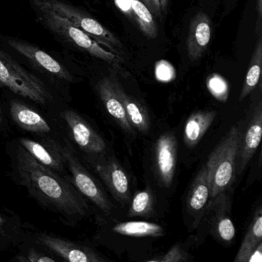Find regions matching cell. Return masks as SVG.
<instances>
[{
    "mask_svg": "<svg viewBox=\"0 0 262 262\" xmlns=\"http://www.w3.org/2000/svg\"><path fill=\"white\" fill-rule=\"evenodd\" d=\"M15 180L41 206L75 226L90 214V205L70 179L36 160L16 140L7 147Z\"/></svg>",
    "mask_w": 262,
    "mask_h": 262,
    "instance_id": "6da1fadb",
    "label": "cell"
},
{
    "mask_svg": "<svg viewBox=\"0 0 262 262\" xmlns=\"http://www.w3.org/2000/svg\"><path fill=\"white\" fill-rule=\"evenodd\" d=\"M242 132L240 124L233 125L213 150L205 164L211 200L227 191L234 181Z\"/></svg>",
    "mask_w": 262,
    "mask_h": 262,
    "instance_id": "7a4b0ae2",
    "label": "cell"
},
{
    "mask_svg": "<svg viewBox=\"0 0 262 262\" xmlns=\"http://www.w3.org/2000/svg\"><path fill=\"white\" fill-rule=\"evenodd\" d=\"M56 125L76 151H80L88 165L108 155L105 139L77 112L66 108L59 112Z\"/></svg>",
    "mask_w": 262,
    "mask_h": 262,
    "instance_id": "3957f363",
    "label": "cell"
},
{
    "mask_svg": "<svg viewBox=\"0 0 262 262\" xmlns=\"http://www.w3.org/2000/svg\"><path fill=\"white\" fill-rule=\"evenodd\" d=\"M0 86L42 106H48L54 101L47 85L2 49H0Z\"/></svg>",
    "mask_w": 262,
    "mask_h": 262,
    "instance_id": "277c9868",
    "label": "cell"
},
{
    "mask_svg": "<svg viewBox=\"0 0 262 262\" xmlns=\"http://www.w3.org/2000/svg\"><path fill=\"white\" fill-rule=\"evenodd\" d=\"M59 151L63 158L68 178L77 191L97 207L102 213L110 214L113 205L96 178L82 163L77 151L63 136L59 144Z\"/></svg>",
    "mask_w": 262,
    "mask_h": 262,
    "instance_id": "5b68a950",
    "label": "cell"
},
{
    "mask_svg": "<svg viewBox=\"0 0 262 262\" xmlns=\"http://www.w3.org/2000/svg\"><path fill=\"white\" fill-rule=\"evenodd\" d=\"M33 4L35 8L51 10L65 18L118 56H121L123 53L122 42L117 37L96 19L77 7L64 2L63 0H33Z\"/></svg>",
    "mask_w": 262,
    "mask_h": 262,
    "instance_id": "8992f818",
    "label": "cell"
},
{
    "mask_svg": "<svg viewBox=\"0 0 262 262\" xmlns=\"http://www.w3.org/2000/svg\"><path fill=\"white\" fill-rule=\"evenodd\" d=\"M35 8V7H34ZM39 13L40 22L54 34L57 35L69 43L84 50L91 56L114 66L122 62L120 56L105 50L99 42L86 33L73 25L65 18L59 16L51 10L35 8Z\"/></svg>",
    "mask_w": 262,
    "mask_h": 262,
    "instance_id": "52a82bcc",
    "label": "cell"
},
{
    "mask_svg": "<svg viewBox=\"0 0 262 262\" xmlns=\"http://www.w3.org/2000/svg\"><path fill=\"white\" fill-rule=\"evenodd\" d=\"M12 120L21 129L36 136L37 139H56L63 138L59 128L41 115L37 110L21 101L13 99L10 103Z\"/></svg>",
    "mask_w": 262,
    "mask_h": 262,
    "instance_id": "ba28073f",
    "label": "cell"
},
{
    "mask_svg": "<svg viewBox=\"0 0 262 262\" xmlns=\"http://www.w3.org/2000/svg\"><path fill=\"white\" fill-rule=\"evenodd\" d=\"M89 165L94 169L118 202L122 205L129 203L131 193L128 176L114 157L107 155L93 161Z\"/></svg>",
    "mask_w": 262,
    "mask_h": 262,
    "instance_id": "9c48e42d",
    "label": "cell"
},
{
    "mask_svg": "<svg viewBox=\"0 0 262 262\" xmlns=\"http://www.w3.org/2000/svg\"><path fill=\"white\" fill-rule=\"evenodd\" d=\"M33 238L52 254H56L67 261L103 262L108 260L90 247L66 240L53 234L36 232L33 234Z\"/></svg>",
    "mask_w": 262,
    "mask_h": 262,
    "instance_id": "30bf717a",
    "label": "cell"
},
{
    "mask_svg": "<svg viewBox=\"0 0 262 262\" xmlns=\"http://www.w3.org/2000/svg\"><path fill=\"white\" fill-rule=\"evenodd\" d=\"M7 43L12 49L28 59L39 70L61 80L69 82H75L74 77L70 70L43 50L19 39L7 38Z\"/></svg>",
    "mask_w": 262,
    "mask_h": 262,
    "instance_id": "8fae6325",
    "label": "cell"
},
{
    "mask_svg": "<svg viewBox=\"0 0 262 262\" xmlns=\"http://www.w3.org/2000/svg\"><path fill=\"white\" fill-rule=\"evenodd\" d=\"M16 141L39 163L68 178L65 162L59 151V144L62 139L56 140L19 137Z\"/></svg>",
    "mask_w": 262,
    "mask_h": 262,
    "instance_id": "7c38bea8",
    "label": "cell"
},
{
    "mask_svg": "<svg viewBox=\"0 0 262 262\" xmlns=\"http://www.w3.org/2000/svg\"><path fill=\"white\" fill-rule=\"evenodd\" d=\"M178 142L173 133L161 135L155 145V168L163 186L172 184L177 165Z\"/></svg>",
    "mask_w": 262,
    "mask_h": 262,
    "instance_id": "4fadbf2b",
    "label": "cell"
},
{
    "mask_svg": "<svg viewBox=\"0 0 262 262\" xmlns=\"http://www.w3.org/2000/svg\"><path fill=\"white\" fill-rule=\"evenodd\" d=\"M120 84L110 77H104L96 84V91L108 114L128 136H135L134 128L128 122L119 96Z\"/></svg>",
    "mask_w": 262,
    "mask_h": 262,
    "instance_id": "5bb4252c",
    "label": "cell"
},
{
    "mask_svg": "<svg viewBox=\"0 0 262 262\" xmlns=\"http://www.w3.org/2000/svg\"><path fill=\"white\" fill-rule=\"evenodd\" d=\"M262 135V108L260 103L253 112L245 133L241 134L237 150L236 172L241 174L257 151Z\"/></svg>",
    "mask_w": 262,
    "mask_h": 262,
    "instance_id": "9a60e30c",
    "label": "cell"
},
{
    "mask_svg": "<svg viewBox=\"0 0 262 262\" xmlns=\"http://www.w3.org/2000/svg\"><path fill=\"white\" fill-rule=\"evenodd\" d=\"M211 199L206 165H204L191 183L186 197V210L193 219V227L196 228L203 217L208 202Z\"/></svg>",
    "mask_w": 262,
    "mask_h": 262,
    "instance_id": "2e32d148",
    "label": "cell"
},
{
    "mask_svg": "<svg viewBox=\"0 0 262 262\" xmlns=\"http://www.w3.org/2000/svg\"><path fill=\"white\" fill-rule=\"evenodd\" d=\"M211 21L203 12L197 13L190 23L187 53L191 61L202 57L211 39Z\"/></svg>",
    "mask_w": 262,
    "mask_h": 262,
    "instance_id": "e0dca14e",
    "label": "cell"
},
{
    "mask_svg": "<svg viewBox=\"0 0 262 262\" xmlns=\"http://www.w3.org/2000/svg\"><path fill=\"white\" fill-rule=\"evenodd\" d=\"M214 204H211L214 208L212 221L213 234L221 241L229 243L235 236V228L232 221L228 215L227 207L230 205L229 199L225 192L220 193L214 199Z\"/></svg>",
    "mask_w": 262,
    "mask_h": 262,
    "instance_id": "ac0fdd59",
    "label": "cell"
},
{
    "mask_svg": "<svg viewBox=\"0 0 262 262\" xmlns=\"http://www.w3.org/2000/svg\"><path fill=\"white\" fill-rule=\"evenodd\" d=\"M27 237L20 219L13 212L0 211V250L20 245Z\"/></svg>",
    "mask_w": 262,
    "mask_h": 262,
    "instance_id": "d6986e66",
    "label": "cell"
},
{
    "mask_svg": "<svg viewBox=\"0 0 262 262\" xmlns=\"http://www.w3.org/2000/svg\"><path fill=\"white\" fill-rule=\"evenodd\" d=\"M215 117V111H199L191 115L184 129V140L187 146H195L202 140Z\"/></svg>",
    "mask_w": 262,
    "mask_h": 262,
    "instance_id": "ffe728a7",
    "label": "cell"
},
{
    "mask_svg": "<svg viewBox=\"0 0 262 262\" xmlns=\"http://www.w3.org/2000/svg\"><path fill=\"white\" fill-rule=\"evenodd\" d=\"M119 96L128 122L133 128L142 134H147L149 131L150 121L145 106L138 99L127 94L121 85L119 86Z\"/></svg>",
    "mask_w": 262,
    "mask_h": 262,
    "instance_id": "44dd1931",
    "label": "cell"
},
{
    "mask_svg": "<svg viewBox=\"0 0 262 262\" xmlns=\"http://www.w3.org/2000/svg\"><path fill=\"white\" fill-rule=\"evenodd\" d=\"M262 242V213L259 208L248 226L234 262H248L251 253Z\"/></svg>",
    "mask_w": 262,
    "mask_h": 262,
    "instance_id": "7402d4cb",
    "label": "cell"
},
{
    "mask_svg": "<svg viewBox=\"0 0 262 262\" xmlns=\"http://www.w3.org/2000/svg\"><path fill=\"white\" fill-rule=\"evenodd\" d=\"M113 232L131 237H162L165 231L158 224L148 222H126L117 224L112 228Z\"/></svg>",
    "mask_w": 262,
    "mask_h": 262,
    "instance_id": "603a6c76",
    "label": "cell"
},
{
    "mask_svg": "<svg viewBox=\"0 0 262 262\" xmlns=\"http://www.w3.org/2000/svg\"><path fill=\"white\" fill-rule=\"evenodd\" d=\"M262 62V39L259 37L247 72L246 77L241 91L239 101H243L257 86L260 80V68Z\"/></svg>",
    "mask_w": 262,
    "mask_h": 262,
    "instance_id": "cb8c5ba5",
    "label": "cell"
},
{
    "mask_svg": "<svg viewBox=\"0 0 262 262\" xmlns=\"http://www.w3.org/2000/svg\"><path fill=\"white\" fill-rule=\"evenodd\" d=\"M133 11L135 22L148 39H156L158 27L148 7L141 0H133Z\"/></svg>",
    "mask_w": 262,
    "mask_h": 262,
    "instance_id": "d4e9b609",
    "label": "cell"
},
{
    "mask_svg": "<svg viewBox=\"0 0 262 262\" xmlns=\"http://www.w3.org/2000/svg\"><path fill=\"white\" fill-rule=\"evenodd\" d=\"M33 244L26 243L24 241L21 243L20 251L16 257L13 259V261L18 262H55L56 257L53 254L48 251H42L43 246L40 245L38 248V243L33 240Z\"/></svg>",
    "mask_w": 262,
    "mask_h": 262,
    "instance_id": "484cf974",
    "label": "cell"
},
{
    "mask_svg": "<svg viewBox=\"0 0 262 262\" xmlns=\"http://www.w3.org/2000/svg\"><path fill=\"white\" fill-rule=\"evenodd\" d=\"M153 194L149 188L139 191L133 198L128 211V217H145L153 211Z\"/></svg>",
    "mask_w": 262,
    "mask_h": 262,
    "instance_id": "4316f807",
    "label": "cell"
},
{
    "mask_svg": "<svg viewBox=\"0 0 262 262\" xmlns=\"http://www.w3.org/2000/svg\"><path fill=\"white\" fill-rule=\"evenodd\" d=\"M207 87L217 100L225 102L228 99V85L226 80L219 74H211L207 79Z\"/></svg>",
    "mask_w": 262,
    "mask_h": 262,
    "instance_id": "83f0119b",
    "label": "cell"
},
{
    "mask_svg": "<svg viewBox=\"0 0 262 262\" xmlns=\"http://www.w3.org/2000/svg\"><path fill=\"white\" fill-rule=\"evenodd\" d=\"M189 255L180 248L179 245H174L166 254L159 258H153L148 261L182 262L188 261Z\"/></svg>",
    "mask_w": 262,
    "mask_h": 262,
    "instance_id": "f1b7e54d",
    "label": "cell"
},
{
    "mask_svg": "<svg viewBox=\"0 0 262 262\" xmlns=\"http://www.w3.org/2000/svg\"><path fill=\"white\" fill-rule=\"evenodd\" d=\"M156 75L157 79L161 82H168L174 77L176 71L171 64L165 61H160L156 64Z\"/></svg>",
    "mask_w": 262,
    "mask_h": 262,
    "instance_id": "f546056e",
    "label": "cell"
},
{
    "mask_svg": "<svg viewBox=\"0 0 262 262\" xmlns=\"http://www.w3.org/2000/svg\"><path fill=\"white\" fill-rule=\"evenodd\" d=\"M116 7L123 13L124 15L134 20L133 11V0H113Z\"/></svg>",
    "mask_w": 262,
    "mask_h": 262,
    "instance_id": "4dcf8cb0",
    "label": "cell"
},
{
    "mask_svg": "<svg viewBox=\"0 0 262 262\" xmlns=\"http://www.w3.org/2000/svg\"><path fill=\"white\" fill-rule=\"evenodd\" d=\"M151 11L152 14L161 17L162 11L161 8L160 0H141Z\"/></svg>",
    "mask_w": 262,
    "mask_h": 262,
    "instance_id": "1f68e13d",
    "label": "cell"
},
{
    "mask_svg": "<svg viewBox=\"0 0 262 262\" xmlns=\"http://www.w3.org/2000/svg\"><path fill=\"white\" fill-rule=\"evenodd\" d=\"M262 260V250L261 244L259 245L257 248L254 249V251L251 253L248 262L256 261L260 262Z\"/></svg>",
    "mask_w": 262,
    "mask_h": 262,
    "instance_id": "d6a6232c",
    "label": "cell"
},
{
    "mask_svg": "<svg viewBox=\"0 0 262 262\" xmlns=\"http://www.w3.org/2000/svg\"><path fill=\"white\" fill-rule=\"evenodd\" d=\"M6 128H7V123H6L5 118H4L2 108H1V105H0V130L4 129Z\"/></svg>",
    "mask_w": 262,
    "mask_h": 262,
    "instance_id": "836d02e7",
    "label": "cell"
},
{
    "mask_svg": "<svg viewBox=\"0 0 262 262\" xmlns=\"http://www.w3.org/2000/svg\"><path fill=\"white\" fill-rule=\"evenodd\" d=\"M257 13H258L259 21L261 19L262 16V0H257Z\"/></svg>",
    "mask_w": 262,
    "mask_h": 262,
    "instance_id": "e575fe53",
    "label": "cell"
},
{
    "mask_svg": "<svg viewBox=\"0 0 262 262\" xmlns=\"http://www.w3.org/2000/svg\"><path fill=\"white\" fill-rule=\"evenodd\" d=\"M168 0H160L161 8H162V13L166 11L167 4H168Z\"/></svg>",
    "mask_w": 262,
    "mask_h": 262,
    "instance_id": "d590c367",
    "label": "cell"
}]
</instances>
